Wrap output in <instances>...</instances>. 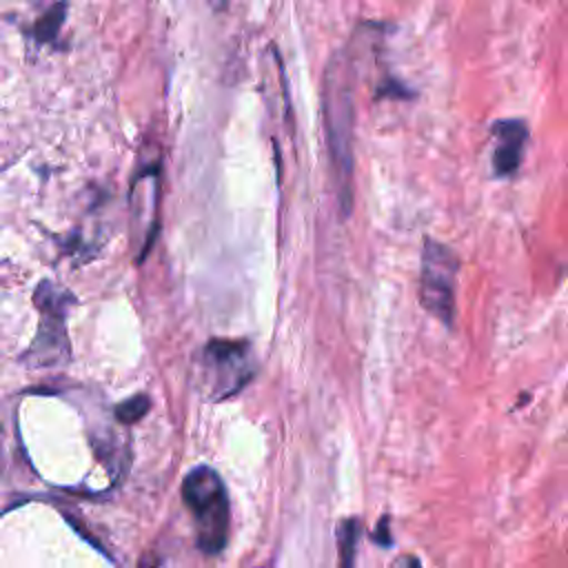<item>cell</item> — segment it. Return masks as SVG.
Segmentation results:
<instances>
[{
    "instance_id": "6da1fadb",
    "label": "cell",
    "mask_w": 568,
    "mask_h": 568,
    "mask_svg": "<svg viewBox=\"0 0 568 568\" xmlns=\"http://www.w3.org/2000/svg\"><path fill=\"white\" fill-rule=\"evenodd\" d=\"M322 111L331 162L337 180V195L342 202V213L351 211V175H353V73L346 51L331 58L324 71L322 89Z\"/></svg>"
},
{
    "instance_id": "7a4b0ae2",
    "label": "cell",
    "mask_w": 568,
    "mask_h": 568,
    "mask_svg": "<svg viewBox=\"0 0 568 568\" xmlns=\"http://www.w3.org/2000/svg\"><path fill=\"white\" fill-rule=\"evenodd\" d=\"M182 501L193 517L195 544L204 555H217L229 541V493L211 466H195L182 479Z\"/></svg>"
},
{
    "instance_id": "3957f363",
    "label": "cell",
    "mask_w": 568,
    "mask_h": 568,
    "mask_svg": "<svg viewBox=\"0 0 568 568\" xmlns=\"http://www.w3.org/2000/svg\"><path fill=\"white\" fill-rule=\"evenodd\" d=\"M33 304L40 313V324L22 359L31 368L60 366L71 355V344L67 337V315L73 304V295L55 282L44 280L33 293Z\"/></svg>"
},
{
    "instance_id": "277c9868",
    "label": "cell",
    "mask_w": 568,
    "mask_h": 568,
    "mask_svg": "<svg viewBox=\"0 0 568 568\" xmlns=\"http://www.w3.org/2000/svg\"><path fill=\"white\" fill-rule=\"evenodd\" d=\"M202 384L211 399H226L253 377V355L246 339L213 337L202 351Z\"/></svg>"
},
{
    "instance_id": "5b68a950",
    "label": "cell",
    "mask_w": 568,
    "mask_h": 568,
    "mask_svg": "<svg viewBox=\"0 0 568 568\" xmlns=\"http://www.w3.org/2000/svg\"><path fill=\"white\" fill-rule=\"evenodd\" d=\"M457 271V255L446 244L426 237L419 268V302L430 315H435L446 326H450L455 317Z\"/></svg>"
},
{
    "instance_id": "8992f818",
    "label": "cell",
    "mask_w": 568,
    "mask_h": 568,
    "mask_svg": "<svg viewBox=\"0 0 568 568\" xmlns=\"http://www.w3.org/2000/svg\"><path fill=\"white\" fill-rule=\"evenodd\" d=\"M160 160H151L140 164L131 182L129 209H131V235L133 244L140 253L138 262L144 260L158 229V204H160Z\"/></svg>"
},
{
    "instance_id": "52a82bcc",
    "label": "cell",
    "mask_w": 568,
    "mask_h": 568,
    "mask_svg": "<svg viewBox=\"0 0 568 568\" xmlns=\"http://www.w3.org/2000/svg\"><path fill=\"white\" fill-rule=\"evenodd\" d=\"M493 135H495L493 171L501 178L513 175L521 162V151L528 138V129L521 120H499L493 126Z\"/></svg>"
},
{
    "instance_id": "ba28073f",
    "label": "cell",
    "mask_w": 568,
    "mask_h": 568,
    "mask_svg": "<svg viewBox=\"0 0 568 568\" xmlns=\"http://www.w3.org/2000/svg\"><path fill=\"white\" fill-rule=\"evenodd\" d=\"M359 532H362V524H359V519H355V517L342 519L339 526L335 528L339 568H355V557H357V546H359Z\"/></svg>"
},
{
    "instance_id": "9c48e42d",
    "label": "cell",
    "mask_w": 568,
    "mask_h": 568,
    "mask_svg": "<svg viewBox=\"0 0 568 568\" xmlns=\"http://www.w3.org/2000/svg\"><path fill=\"white\" fill-rule=\"evenodd\" d=\"M64 11H67V4H64V2L53 4V7L33 24L31 38H33L36 42H51V40L58 36V31H60V27H62V22H64Z\"/></svg>"
},
{
    "instance_id": "30bf717a",
    "label": "cell",
    "mask_w": 568,
    "mask_h": 568,
    "mask_svg": "<svg viewBox=\"0 0 568 568\" xmlns=\"http://www.w3.org/2000/svg\"><path fill=\"white\" fill-rule=\"evenodd\" d=\"M149 406H151L149 395H144V393L131 395L129 399H124L122 404L115 406V419L126 424V426L135 424V422H140L149 413Z\"/></svg>"
},
{
    "instance_id": "8fae6325",
    "label": "cell",
    "mask_w": 568,
    "mask_h": 568,
    "mask_svg": "<svg viewBox=\"0 0 568 568\" xmlns=\"http://www.w3.org/2000/svg\"><path fill=\"white\" fill-rule=\"evenodd\" d=\"M388 568H422L419 559L413 557V555H399Z\"/></svg>"
}]
</instances>
